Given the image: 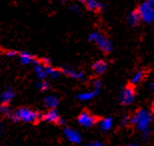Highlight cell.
<instances>
[{
    "label": "cell",
    "instance_id": "obj_1",
    "mask_svg": "<svg viewBox=\"0 0 154 146\" xmlns=\"http://www.w3.org/2000/svg\"><path fill=\"white\" fill-rule=\"evenodd\" d=\"M15 121H23V122H36L39 119H42V115L39 114L37 111H34L27 107H20L11 113L10 116Z\"/></svg>",
    "mask_w": 154,
    "mask_h": 146
},
{
    "label": "cell",
    "instance_id": "obj_2",
    "mask_svg": "<svg viewBox=\"0 0 154 146\" xmlns=\"http://www.w3.org/2000/svg\"><path fill=\"white\" fill-rule=\"evenodd\" d=\"M129 122L132 124H135L137 127V129H139L140 131L148 129V126L150 122H151V115L147 110L141 109L137 111V113L131 118H129Z\"/></svg>",
    "mask_w": 154,
    "mask_h": 146
},
{
    "label": "cell",
    "instance_id": "obj_3",
    "mask_svg": "<svg viewBox=\"0 0 154 146\" xmlns=\"http://www.w3.org/2000/svg\"><path fill=\"white\" fill-rule=\"evenodd\" d=\"M89 40L94 42L98 47L103 52H110L112 50V43L109 39H107L105 36L102 35L99 32H92L89 35Z\"/></svg>",
    "mask_w": 154,
    "mask_h": 146
},
{
    "label": "cell",
    "instance_id": "obj_4",
    "mask_svg": "<svg viewBox=\"0 0 154 146\" xmlns=\"http://www.w3.org/2000/svg\"><path fill=\"white\" fill-rule=\"evenodd\" d=\"M137 11L140 15V19H142L143 21L147 23H151L154 21V7L146 1L139 6Z\"/></svg>",
    "mask_w": 154,
    "mask_h": 146
},
{
    "label": "cell",
    "instance_id": "obj_5",
    "mask_svg": "<svg viewBox=\"0 0 154 146\" xmlns=\"http://www.w3.org/2000/svg\"><path fill=\"white\" fill-rule=\"evenodd\" d=\"M78 123L83 127H91L96 123V117L88 111H83L78 116Z\"/></svg>",
    "mask_w": 154,
    "mask_h": 146
},
{
    "label": "cell",
    "instance_id": "obj_6",
    "mask_svg": "<svg viewBox=\"0 0 154 146\" xmlns=\"http://www.w3.org/2000/svg\"><path fill=\"white\" fill-rule=\"evenodd\" d=\"M42 119L47 121V122H50V123H58V124L65 123V121L60 117L59 113L57 112V110L55 109V108H53V109H49L45 114H43Z\"/></svg>",
    "mask_w": 154,
    "mask_h": 146
},
{
    "label": "cell",
    "instance_id": "obj_7",
    "mask_svg": "<svg viewBox=\"0 0 154 146\" xmlns=\"http://www.w3.org/2000/svg\"><path fill=\"white\" fill-rule=\"evenodd\" d=\"M134 97H135L134 89L130 87V86H127V87H125L122 90L121 94H120V101H121L122 104L129 105L134 100Z\"/></svg>",
    "mask_w": 154,
    "mask_h": 146
},
{
    "label": "cell",
    "instance_id": "obj_8",
    "mask_svg": "<svg viewBox=\"0 0 154 146\" xmlns=\"http://www.w3.org/2000/svg\"><path fill=\"white\" fill-rule=\"evenodd\" d=\"M64 135H65V137L68 139L70 142L75 143V144L80 143L82 140V137H81V135H80V133L77 131V130L69 128V127L64 129Z\"/></svg>",
    "mask_w": 154,
    "mask_h": 146
},
{
    "label": "cell",
    "instance_id": "obj_9",
    "mask_svg": "<svg viewBox=\"0 0 154 146\" xmlns=\"http://www.w3.org/2000/svg\"><path fill=\"white\" fill-rule=\"evenodd\" d=\"M19 60L22 64L24 65H27V64H31L33 62H36L35 61V58H34V55L29 53L27 51H22L19 53Z\"/></svg>",
    "mask_w": 154,
    "mask_h": 146
},
{
    "label": "cell",
    "instance_id": "obj_10",
    "mask_svg": "<svg viewBox=\"0 0 154 146\" xmlns=\"http://www.w3.org/2000/svg\"><path fill=\"white\" fill-rule=\"evenodd\" d=\"M62 73L66 74L67 76L71 77V78H74V79H78V80H82L84 78V74L81 71H76V70H73V69H70V68H63Z\"/></svg>",
    "mask_w": 154,
    "mask_h": 146
},
{
    "label": "cell",
    "instance_id": "obj_11",
    "mask_svg": "<svg viewBox=\"0 0 154 146\" xmlns=\"http://www.w3.org/2000/svg\"><path fill=\"white\" fill-rule=\"evenodd\" d=\"M106 68H107V64H106V62L103 61V60L96 61L93 64V66H92V69H93L94 73L97 74V75H101V74H103L104 72H105Z\"/></svg>",
    "mask_w": 154,
    "mask_h": 146
},
{
    "label": "cell",
    "instance_id": "obj_12",
    "mask_svg": "<svg viewBox=\"0 0 154 146\" xmlns=\"http://www.w3.org/2000/svg\"><path fill=\"white\" fill-rule=\"evenodd\" d=\"M80 1L91 11H98L101 9V4L98 2V0H80Z\"/></svg>",
    "mask_w": 154,
    "mask_h": 146
},
{
    "label": "cell",
    "instance_id": "obj_13",
    "mask_svg": "<svg viewBox=\"0 0 154 146\" xmlns=\"http://www.w3.org/2000/svg\"><path fill=\"white\" fill-rule=\"evenodd\" d=\"M34 71L39 79H44L45 77H47V74H46V71H45V65L44 63H42V62H37V61L35 62Z\"/></svg>",
    "mask_w": 154,
    "mask_h": 146
},
{
    "label": "cell",
    "instance_id": "obj_14",
    "mask_svg": "<svg viewBox=\"0 0 154 146\" xmlns=\"http://www.w3.org/2000/svg\"><path fill=\"white\" fill-rule=\"evenodd\" d=\"M58 103H59V100L56 96L53 95H48L44 98V105L48 109H53V108H56Z\"/></svg>",
    "mask_w": 154,
    "mask_h": 146
},
{
    "label": "cell",
    "instance_id": "obj_15",
    "mask_svg": "<svg viewBox=\"0 0 154 146\" xmlns=\"http://www.w3.org/2000/svg\"><path fill=\"white\" fill-rule=\"evenodd\" d=\"M14 95H15V93L13 91V89H11V88L5 89L4 91L2 92V94H1V101H2V103L3 104L10 103L12 99L14 98Z\"/></svg>",
    "mask_w": 154,
    "mask_h": 146
},
{
    "label": "cell",
    "instance_id": "obj_16",
    "mask_svg": "<svg viewBox=\"0 0 154 146\" xmlns=\"http://www.w3.org/2000/svg\"><path fill=\"white\" fill-rule=\"evenodd\" d=\"M97 91L95 90H92V91H86V92H82V93H79L77 95V98L81 101H88V100H91L92 98L94 97L95 95L97 94Z\"/></svg>",
    "mask_w": 154,
    "mask_h": 146
},
{
    "label": "cell",
    "instance_id": "obj_17",
    "mask_svg": "<svg viewBox=\"0 0 154 146\" xmlns=\"http://www.w3.org/2000/svg\"><path fill=\"white\" fill-rule=\"evenodd\" d=\"M112 124H113L112 118H110V117L104 118V119H102L99 122V128L102 130V131H108V130L111 129Z\"/></svg>",
    "mask_w": 154,
    "mask_h": 146
},
{
    "label": "cell",
    "instance_id": "obj_18",
    "mask_svg": "<svg viewBox=\"0 0 154 146\" xmlns=\"http://www.w3.org/2000/svg\"><path fill=\"white\" fill-rule=\"evenodd\" d=\"M44 65H45V71H46L47 76H50L51 78L55 79L60 75V71L55 69V68L52 67L50 64H44Z\"/></svg>",
    "mask_w": 154,
    "mask_h": 146
},
{
    "label": "cell",
    "instance_id": "obj_19",
    "mask_svg": "<svg viewBox=\"0 0 154 146\" xmlns=\"http://www.w3.org/2000/svg\"><path fill=\"white\" fill-rule=\"evenodd\" d=\"M140 21V15L138 11H132L128 15V22L131 25H136V24Z\"/></svg>",
    "mask_w": 154,
    "mask_h": 146
},
{
    "label": "cell",
    "instance_id": "obj_20",
    "mask_svg": "<svg viewBox=\"0 0 154 146\" xmlns=\"http://www.w3.org/2000/svg\"><path fill=\"white\" fill-rule=\"evenodd\" d=\"M143 77H144V73L142 72V71H138V72L135 73L133 75V77H132L131 82L133 83V84H136V83L140 82L141 80L143 79Z\"/></svg>",
    "mask_w": 154,
    "mask_h": 146
},
{
    "label": "cell",
    "instance_id": "obj_21",
    "mask_svg": "<svg viewBox=\"0 0 154 146\" xmlns=\"http://www.w3.org/2000/svg\"><path fill=\"white\" fill-rule=\"evenodd\" d=\"M36 87L39 90H41V91H46V90L49 88V84L45 80H41V81H39L37 84H36Z\"/></svg>",
    "mask_w": 154,
    "mask_h": 146
},
{
    "label": "cell",
    "instance_id": "obj_22",
    "mask_svg": "<svg viewBox=\"0 0 154 146\" xmlns=\"http://www.w3.org/2000/svg\"><path fill=\"white\" fill-rule=\"evenodd\" d=\"M0 114H3V115H6V116H11V112L9 111L8 107L6 106V104L0 105Z\"/></svg>",
    "mask_w": 154,
    "mask_h": 146
},
{
    "label": "cell",
    "instance_id": "obj_23",
    "mask_svg": "<svg viewBox=\"0 0 154 146\" xmlns=\"http://www.w3.org/2000/svg\"><path fill=\"white\" fill-rule=\"evenodd\" d=\"M92 86H93V90L95 91H99L101 86H102V83H101L100 80H94L93 82H92Z\"/></svg>",
    "mask_w": 154,
    "mask_h": 146
},
{
    "label": "cell",
    "instance_id": "obj_24",
    "mask_svg": "<svg viewBox=\"0 0 154 146\" xmlns=\"http://www.w3.org/2000/svg\"><path fill=\"white\" fill-rule=\"evenodd\" d=\"M6 55L9 57H13V56H15V55H17V53H16V51H14V50H9V51L6 52Z\"/></svg>",
    "mask_w": 154,
    "mask_h": 146
},
{
    "label": "cell",
    "instance_id": "obj_25",
    "mask_svg": "<svg viewBox=\"0 0 154 146\" xmlns=\"http://www.w3.org/2000/svg\"><path fill=\"white\" fill-rule=\"evenodd\" d=\"M129 123V117L124 116L122 118V125H126V124Z\"/></svg>",
    "mask_w": 154,
    "mask_h": 146
},
{
    "label": "cell",
    "instance_id": "obj_26",
    "mask_svg": "<svg viewBox=\"0 0 154 146\" xmlns=\"http://www.w3.org/2000/svg\"><path fill=\"white\" fill-rule=\"evenodd\" d=\"M91 146H104L103 143H101L100 141H94L93 143L91 144Z\"/></svg>",
    "mask_w": 154,
    "mask_h": 146
},
{
    "label": "cell",
    "instance_id": "obj_27",
    "mask_svg": "<svg viewBox=\"0 0 154 146\" xmlns=\"http://www.w3.org/2000/svg\"><path fill=\"white\" fill-rule=\"evenodd\" d=\"M148 134H149V131H148V129H146V130H143V136L144 137H147L148 136Z\"/></svg>",
    "mask_w": 154,
    "mask_h": 146
},
{
    "label": "cell",
    "instance_id": "obj_28",
    "mask_svg": "<svg viewBox=\"0 0 154 146\" xmlns=\"http://www.w3.org/2000/svg\"><path fill=\"white\" fill-rule=\"evenodd\" d=\"M145 1H146L147 3H149L150 5L153 6V7H154V0H145Z\"/></svg>",
    "mask_w": 154,
    "mask_h": 146
},
{
    "label": "cell",
    "instance_id": "obj_29",
    "mask_svg": "<svg viewBox=\"0 0 154 146\" xmlns=\"http://www.w3.org/2000/svg\"><path fill=\"white\" fill-rule=\"evenodd\" d=\"M72 10H74V11H76V12H78V10H79V9H78V6L74 5V6L72 7Z\"/></svg>",
    "mask_w": 154,
    "mask_h": 146
},
{
    "label": "cell",
    "instance_id": "obj_30",
    "mask_svg": "<svg viewBox=\"0 0 154 146\" xmlns=\"http://www.w3.org/2000/svg\"><path fill=\"white\" fill-rule=\"evenodd\" d=\"M125 146H137L136 144H128V145H125Z\"/></svg>",
    "mask_w": 154,
    "mask_h": 146
},
{
    "label": "cell",
    "instance_id": "obj_31",
    "mask_svg": "<svg viewBox=\"0 0 154 146\" xmlns=\"http://www.w3.org/2000/svg\"><path fill=\"white\" fill-rule=\"evenodd\" d=\"M1 129H2V125H1V122H0V133H1Z\"/></svg>",
    "mask_w": 154,
    "mask_h": 146
},
{
    "label": "cell",
    "instance_id": "obj_32",
    "mask_svg": "<svg viewBox=\"0 0 154 146\" xmlns=\"http://www.w3.org/2000/svg\"><path fill=\"white\" fill-rule=\"evenodd\" d=\"M152 111H153V113H154V103H153V105H152Z\"/></svg>",
    "mask_w": 154,
    "mask_h": 146
},
{
    "label": "cell",
    "instance_id": "obj_33",
    "mask_svg": "<svg viewBox=\"0 0 154 146\" xmlns=\"http://www.w3.org/2000/svg\"><path fill=\"white\" fill-rule=\"evenodd\" d=\"M60 1H61V2H66L67 0H60Z\"/></svg>",
    "mask_w": 154,
    "mask_h": 146
},
{
    "label": "cell",
    "instance_id": "obj_34",
    "mask_svg": "<svg viewBox=\"0 0 154 146\" xmlns=\"http://www.w3.org/2000/svg\"><path fill=\"white\" fill-rule=\"evenodd\" d=\"M83 146H91V144L90 145H83Z\"/></svg>",
    "mask_w": 154,
    "mask_h": 146
},
{
    "label": "cell",
    "instance_id": "obj_35",
    "mask_svg": "<svg viewBox=\"0 0 154 146\" xmlns=\"http://www.w3.org/2000/svg\"><path fill=\"white\" fill-rule=\"evenodd\" d=\"M152 87L154 88V83H153V84H152Z\"/></svg>",
    "mask_w": 154,
    "mask_h": 146
}]
</instances>
